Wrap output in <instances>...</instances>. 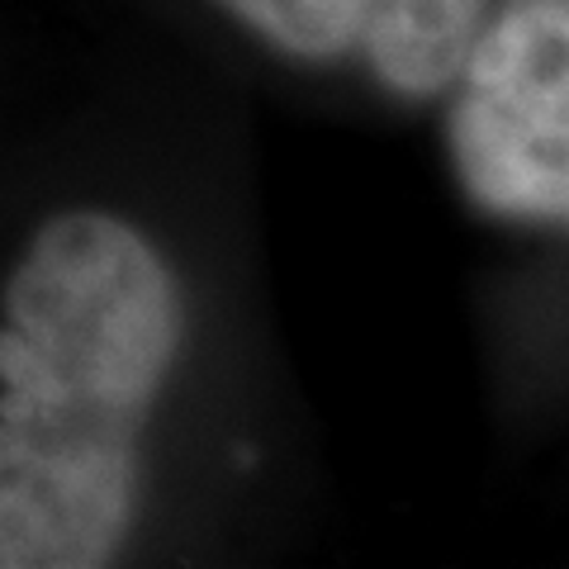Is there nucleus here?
Segmentation results:
<instances>
[{"instance_id":"nucleus-1","label":"nucleus","mask_w":569,"mask_h":569,"mask_svg":"<svg viewBox=\"0 0 569 569\" xmlns=\"http://www.w3.org/2000/svg\"><path fill=\"white\" fill-rule=\"evenodd\" d=\"M181 332V284L138 228L100 209L58 213L6 284L0 422L67 456L138 460Z\"/></svg>"},{"instance_id":"nucleus-3","label":"nucleus","mask_w":569,"mask_h":569,"mask_svg":"<svg viewBox=\"0 0 569 569\" xmlns=\"http://www.w3.org/2000/svg\"><path fill=\"white\" fill-rule=\"evenodd\" d=\"M271 48L305 62L361 52L385 91L427 100L451 91L489 0H219Z\"/></svg>"},{"instance_id":"nucleus-2","label":"nucleus","mask_w":569,"mask_h":569,"mask_svg":"<svg viewBox=\"0 0 569 569\" xmlns=\"http://www.w3.org/2000/svg\"><path fill=\"white\" fill-rule=\"evenodd\" d=\"M451 162L475 209L518 223L569 219V0L485 14L456 71Z\"/></svg>"},{"instance_id":"nucleus-4","label":"nucleus","mask_w":569,"mask_h":569,"mask_svg":"<svg viewBox=\"0 0 569 569\" xmlns=\"http://www.w3.org/2000/svg\"><path fill=\"white\" fill-rule=\"evenodd\" d=\"M138 460L67 456L0 422V569H96L123 546Z\"/></svg>"}]
</instances>
